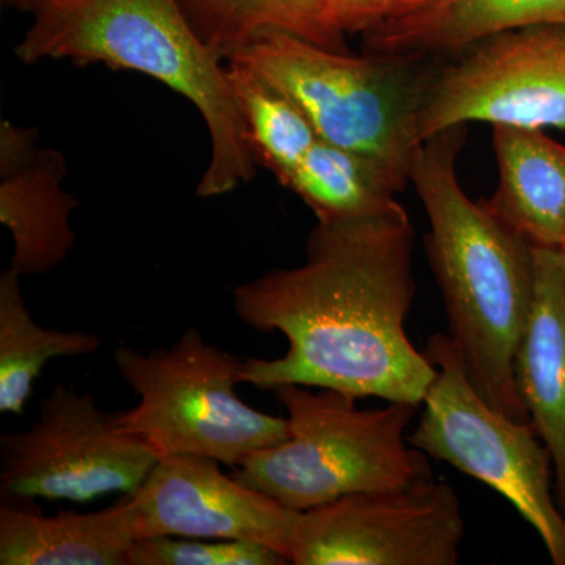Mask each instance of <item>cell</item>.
<instances>
[{
    "label": "cell",
    "instance_id": "23",
    "mask_svg": "<svg viewBox=\"0 0 565 565\" xmlns=\"http://www.w3.org/2000/svg\"><path fill=\"white\" fill-rule=\"evenodd\" d=\"M437 2H440V0H386L385 21L418 13V11L429 9Z\"/></svg>",
    "mask_w": 565,
    "mask_h": 565
},
{
    "label": "cell",
    "instance_id": "4",
    "mask_svg": "<svg viewBox=\"0 0 565 565\" xmlns=\"http://www.w3.org/2000/svg\"><path fill=\"white\" fill-rule=\"evenodd\" d=\"M273 392L288 412L289 435L234 468L244 486L305 512L348 494L405 489L434 479L429 456L408 444L419 405L359 408L334 390L281 385Z\"/></svg>",
    "mask_w": 565,
    "mask_h": 565
},
{
    "label": "cell",
    "instance_id": "19",
    "mask_svg": "<svg viewBox=\"0 0 565 565\" xmlns=\"http://www.w3.org/2000/svg\"><path fill=\"white\" fill-rule=\"evenodd\" d=\"M102 338L85 330L46 329L36 323L22 296L21 277H0V414L21 415L41 371L51 360L87 356Z\"/></svg>",
    "mask_w": 565,
    "mask_h": 565
},
{
    "label": "cell",
    "instance_id": "7",
    "mask_svg": "<svg viewBox=\"0 0 565 565\" xmlns=\"http://www.w3.org/2000/svg\"><path fill=\"white\" fill-rule=\"evenodd\" d=\"M437 370L408 444L504 497L534 527L555 565H565V516L552 455L533 423L516 422L484 399L449 334L424 349Z\"/></svg>",
    "mask_w": 565,
    "mask_h": 565
},
{
    "label": "cell",
    "instance_id": "1",
    "mask_svg": "<svg viewBox=\"0 0 565 565\" xmlns=\"http://www.w3.org/2000/svg\"><path fill=\"white\" fill-rule=\"evenodd\" d=\"M414 248V225L401 203L316 223L302 264L233 289L245 326L288 340L278 359L244 360L241 384L302 385L422 407L437 370L405 330L416 292Z\"/></svg>",
    "mask_w": 565,
    "mask_h": 565
},
{
    "label": "cell",
    "instance_id": "14",
    "mask_svg": "<svg viewBox=\"0 0 565 565\" xmlns=\"http://www.w3.org/2000/svg\"><path fill=\"white\" fill-rule=\"evenodd\" d=\"M500 182L489 210L534 247L565 245V145L542 129L493 126Z\"/></svg>",
    "mask_w": 565,
    "mask_h": 565
},
{
    "label": "cell",
    "instance_id": "3",
    "mask_svg": "<svg viewBox=\"0 0 565 565\" xmlns=\"http://www.w3.org/2000/svg\"><path fill=\"white\" fill-rule=\"evenodd\" d=\"M14 54L25 65L70 61L136 71L184 96L202 115L211 156L196 195L215 199L256 174L228 65L193 31L177 0H51Z\"/></svg>",
    "mask_w": 565,
    "mask_h": 565
},
{
    "label": "cell",
    "instance_id": "15",
    "mask_svg": "<svg viewBox=\"0 0 565 565\" xmlns=\"http://www.w3.org/2000/svg\"><path fill=\"white\" fill-rule=\"evenodd\" d=\"M136 541L128 494L85 514L43 515L20 503L0 508L2 565H129Z\"/></svg>",
    "mask_w": 565,
    "mask_h": 565
},
{
    "label": "cell",
    "instance_id": "2",
    "mask_svg": "<svg viewBox=\"0 0 565 565\" xmlns=\"http://www.w3.org/2000/svg\"><path fill=\"white\" fill-rule=\"evenodd\" d=\"M465 137L457 126L419 145L408 182L429 218L427 256L465 370L497 411L531 422L514 362L533 305L534 245L465 193L456 170Z\"/></svg>",
    "mask_w": 565,
    "mask_h": 565
},
{
    "label": "cell",
    "instance_id": "17",
    "mask_svg": "<svg viewBox=\"0 0 565 565\" xmlns=\"http://www.w3.org/2000/svg\"><path fill=\"white\" fill-rule=\"evenodd\" d=\"M193 31L223 62L233 61L270 32L348 51L327 18L323 0H177Z\"/></svg>",
    "mask_w": 565,
    "mask_h": 565
},
{
    "label": "cell",
    "instance_id": "6",
    "mask_svg": "<svg viewBox=\"0 0 565 565\" xmlns=\"http://www.w3.org/2000/svg\"><path fill=\"white\" fill-rule=\"evenodd\" d=\"M114 362L139 396L131 411L115 414V423L158 459L203 456L236 468L288 438V418L263 414L237 394L244 360L200 330L188 329L172 348L147 353L120 344Z\"/></svg>",
    "mask_w": 565,
    "mask_h": 565
},
{
    "label": "cell",
    "instance_id": "20",
    "mask_svg": "<svg viewBox=\"0 0 565 565\" xmlns=\"http://www.w3.org/2000/svg\"><path fill=\"white\" fill-rule=\"evenodd\" d=\"M226 65L255 161L285 185L319 140L318 134L303 111L258 74L237 62Z\"/></svg>",
    "mask_w": 565,
    "mask_h": 565
},
{
    "label": "cell",
    "instance_id": "25",
    "mask_svg": "<svg viewBox=\"0 0 565 565\" xmlns=\"http://www.w3.org/2000/svg\"><path fill=\"white\" fill-rule=\"evenodd\" d=\"M564 250H565V245H564Z\"/></svg>",
    "mask_w": 565,
    "mask_h": 565
},
{
    "label": "cell",
    "instance_id": "9",
    "mask_svg": "<svg viewBox=\"0 0 565 565\" xmlns=\"http://www.w3.org/2000/svg\"><path fill=\"white\" fill-rule=\"evenodd\" d=\"M473 121L565 131V25L497 33L435 65L419 109V141Z\"/></svg>",
    "mask_w": 565,
    "mask_h": 565
},
{
    "label": "cell",
    "instance_id": "16",
    "mask_svg": "<svg viewBox=\"0 0 565 565\" xmlns=\"http://www.w3.org/2000/svg\"><path fill=\"white\" fill-rule=\"evenodd\" d=\"M565 25V0H440L429 9L364 32L367 51L440 57L531 25Z\"/></svg>",
    "mask_w": 565,
    "mask_h": 565
},
{
    "label": "cell",
    "instance_id": "11",
    "mask_svg": "<svg viewBox=\"0 0 565 565\" xmlns=\"http://www.w3.org/2000/svg\"><path fill=\"white\" fill-rule=\"evenodd\" d=\"M221 465L192 455L159 459L139 489L128 494L137 541L170 535L255 542L289 559L300 512L223 473Z\"/></svg>",
    "mask_w": 565,
    "mask_h": 565
},
{
    "label": "cell",
    "instance_id": "10",
    "mask_svg": "<svg viewBox=\"0 0 565 565\" xmlns=\"http://www.w3.org/2000/svg\"><path fill=\"white\" fill-rule=\"evenodd\" d=\"M462 505L448 482L348 494L300 512L289 559L296 565H456Z\"/></svg>",
    "mask_w": 565,
    "mask_h": 565
},
{
    "label": "cell",
    "instance_id": "22",
    "mask_svg": "<svg viewBox=\"0 0 565 565\" xmlns=\"http://www.w3.org/2000/svg\"><path fill=\"white\" fill-rule=\"evenodd\" d=\"M327 18L338 32L364 33L386 18V0H323Z\"/></svg>",
    "mask_w": 565,
    "mask_h": 565
},
{
    "label": "cell",
    "instance_id": "8",
    "mask_svg": "<svg viewBox=\"0 0 565 565\" xmlns=\"http://www.w3.org/2000/svg\"><path fill=\"white\" fill-rule=\"evenodd\" d=\"M158 460L93 394L57 384L29 429L0 437V487L17 500L90 503L136 492Z\"/></svg>",
    "mask_w": 565,
    "mask_h": 565
},
{
    "label": "cell",
    "instance_id": "12",
    "mask_svg": "<svg viewBox=\"0 0 565 565\" xmlns=\"http://www.w3.org/2000/svg\"><path fill=\"white\" fill-rule=\"evenodd\" d=\"M515 381L555 467L565 516V250L534 247V297L515 351Z\"/></svg>",
    "mask_w": 565,
    "mask_h": 565
},
{
    "label": "cell",
    "instance_id": "5",
    "mask_svg": "<svg viewBox=\"0 0 565 565\" xmlns=\"http://www.w3.org/2000/svg\"><path fill=\"white\" fill-rule=\"evenodd\" d=\"M427 58L355 55L270 32L230 62L247 66L291 99L319 139L377 159L407 185L422 145L419 109L435 68Z\"/></svg>",
    "mask_w": 565,
    "mask_h": 565
},
{
    "label": "cell",
    "instance_id": "13",
    "mask_svg": "<svg viewBox=\"0 0 565 565\" xmlns=\"http://www.w3.org/2000/svg\"><path fill=\"white\" fill-rule=\"evenodd\" d=\"M66 159L54 148H36L14 166L0 169V222L13 237L11 273L47 274L76 244L71 225L79 206L66 191Z\"/></svg>",
    "mask_w": 565,
    "mask_h": 565
},
{
    "label": "cell",
    "instance_id": "21",
    "mask_svg": "<svg viewBox=\"0 0 565 565\" xmlns=\"http://www.w3.org/2000/svg\"><path fill=\"white\" fill-rule=\"evenodd\" d=\"M288 557L255 542L174 539L170 535L139 539L129 553V565H282Z\"/></svg>",
    "mask_w": 565,
    "mask_h": 565
},
{
    "label": "cell",
    "instance_id": "24",
    "mask_svg": "<svg viewBox=\"0 0 565 565\" xmlns=\"http://www.w3.org/2000/svg\"><path fill=\"white\" fill-rule=\"evenodd\" d=\"M10 2L20 7V9L31 10L33 13H36V11L43 9L44 6H47L51 0H10Z\"/></svg>",
    "mask_w": 565,
    "mask_h": 565
},
{
    "label": "cell",
    "instance_id": "18",
    "mask_svg": "<svg viewBox=\"0 0 565 565\" xmlns=\"http://www.w3.org/2000/svg\"><path fill=\"white\" fill-rule=\"evenodd\" d=\"M285 188L303 200L318 222H340L392 210L405 185L377 159L319 139Z\"/></svg>",
    "mask_w": 565,
    "mask_h": 565
}]
</instances>
